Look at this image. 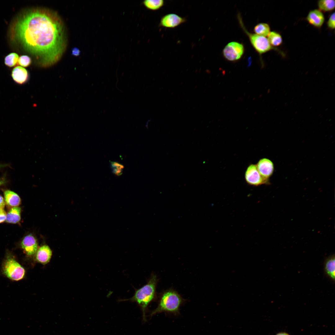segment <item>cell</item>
I'll return each instance as SVG.
<instances>
[{"mask_svg":"<svg viewBox=\"0 0 335 335\" xmlns=\"http://www.w3.org/2000/svg\"><path fill=\"white\" fill-rule=\"evenodd\" d=\"M12 37L35 56L41 67H47L60 59L66 47L64 23L56 12L47 9L29 10L13 24Z\"/></svg>","mask_w":335,"mask_h":335,"instance_id":"cell-1","label":"cell"},{"mask_svg":"<svg viewBox=\"0 0 335 335\" xmlns=\"http://www.w3.org/2000/svg\"><path fill=\"white\" fill-rule=\"evenodd\" d=\"M158 281L157 276L152 274L147 283L139 288L136 289L131 297L120 300L119 301H129L136 302L142 310L143 320L146 321V313L148 306L155 298Z\"/></svg>","mask_w":335,"mask_h":335,"instance_id":"cell-2","label":"cell"},{"mask_svg":"<svg viewBox=\"0 0 335 335\" xmlns=\"http://www.w3.org/2000/svg\"><path fill=\"white\" fill-rule=\"evenodd\" d=\"M184 301V299L176 291L171 289L165 290L160 296L157 307L150 313V316L151 317L163 312L178 314Z\"/></svg>","mask_w":335,"mask_h":335,"instance_id":"cell-3","label":"cell"},{"mask_svg":"<svg viewBox=\"0 0 335 335\" xmlns=\"http://www.w3.org/2000/svg\"><path fill=\"white\" fill-rule=\"evenodd\" d=\"M3 274L8 278L18 281L24 277L25 270L10 253H7L2 265Z\"/></svg>","mask_w":335,"mask_h":335,"instance_id":"cell-4","label":"cell"},{"mask_svg":"<svg viewBox=\"0 0 335 335\" xmlns=\"http://www.w3.org/2000/svg\"><path fill=\"white\" fill-rule=\"evenodd\" d=\"M239 22L244 32L248 35L250 42L256 51L260 54L266 52L274 49L266 37L256 34L250 33L245 29L240 19Z\"/></svg>","mask_w":335,"mask_h":335,"instance_id":"cell-5","label":"cell"},{"mask_svg":"<svg viewBox=\"0 0 335 335\" xmlns=\"http://www.w3.org/2000/svg\"><path fill=\"white\" fill-rule=\"evenodd\" d=\"M244 47L242 44L235 42H231L226 45L223 50L225 58L230 61H235L239 59L244 52Z\"/></svg>","mask_w":335,"mask_h":335,"instance_id":"cell-6","label":"cell"},{"mask_svg":"<svg viewBox=\"0 0 335 335\" xmlns=\"http://www.w3.org/2000/svg\"><path fill=\"white\" fill-rule=\"evenodd\" d=\"M246 182L254 186L268 184V180L264 178L259 172L256 164H251L247 168L245 173Z\"/></svg>","mask_w":335,"mask_h":335,"instance_id":"cell-7","label":"cell"},{"mask_svg":"<svg viewBox=\"0 0 335 335\" xmlns=\"http://www.w3.org/2000/svg\"><path fill=\"white\" fill-rule=\"evenodd\" d=\"M186 21L185 18L174 13H169L163 16L160 21L159 25L163 27L173 28L184 23Z\"/></svg>","mask_w":335,"mask_h":335,"instance_id":"cell-8","label":"cell"},{"mask_svg":"<svg viewBox=\"0 0 335 335\" xmlns=\"http://www.w3.org/2000/svg\"><path fill=\"white\" fill-rule=\"evenodd\" d=\"M20 246L28 256L36 253L38 249V243L36 238L31 234L25 236L20 243Z\"/></svg>","mask_w":335,"mask_h":335,"instance_id":"cell-9","label":"cell"},{"mask_svg":"<svg viewBox=\"0 0 335 335\" xmlns=\"http://www.w3.org/2000/svg\"><path fill=\"white\" fill-rule=\"evenodd\" d=\"M256 165L261 175L265 179L268 180L274 171L273 162L269 159L264 158L260 159Z\"/></svg>","mask_w":335,"mask_h":335,"instance_id":"cell-10","label":"cell"},{"mask_svg":"<svg viewBox=\"0 0 335 335\" xmlns=\"http://www.w3.org/2000/svg\"><path fill=\"white\" fill-rule=\"evenodd\" d=\"M308 23L314 27L320 28L324 24L325 17L322 11L315 9L310 11L306 18Z\"/></svg>","mask_w":335,"mask_h":335,"instance_id":"cell-11","label":"cell"},{"mask_svg":"<svg viewBox=\"0 0 335 335\" xmlns=\"http://www.w3.org/2000/svg\"><path fill=\"white\" fill-rule=\"evenodd\" d=\"M52 255V251L47 245H43L38 249L35 258L38 262L45 265L50 261Z\"/></svg>","mask_w":335,"mask_h":335,"instance_id":"cell-12","label":"cell"},{"mask_svg":"<svg viewBox=\"0 0 335 335\" xmlns=\"http://www.w3.org/2000/svg\"><path fill=\"white\" fill-rule=\"evenodd\" d=\"M11 76L14 80L17 83L23 84L26 82L29 78L27 71L21 66H17L13 69Z\"/></svg>","mask_w":335,"mask_h":335,"instance_id":"cell-13","label":"cell"},{"mask_svg":"<svg viewBox=\"0 0 335 335\" xmlns=\"http://www.w3.org/2000/svg\"><path fill=\"white\" fill-rule=\"evenodd\" d=\"M5 203L9 207H18L21 203V199L18 194L11 190H7L4 191Z\"/></svg>","mask_w":335,"mask_h":335,"instance_id":"cell-14","label":"cell"},{"mask_svg":"<svg viewBox=\"0 0 335 335\" xmlns=\"http://www.w3.org/2000/svg\"><path fill=\"white\" fill-rule=\"evenodd\" d=\"M21 208L18 207H12L7 213L6 221L7 223L17 224L21 219Z\"/></svg>","mask_w":335,"mask_h":335,"instance_id":"cell-15","label":"cell"},{"mask_svg":"<svg viewBox=\"0 0 335 335\" xmlns=\"http://www.w3.org/2000/svg\"><path fill=\"white\" fill-rule=\"evenodd\" d=\"M335 256L332 255L325 260L324 264V270L326 275L333 281L335 280Z\"/></svg>","mask_w":335,"mask_h":335,"instance_id":"cell-16","label":"cell"},{"mask_svg":"<svg viewBox=\"0 0 335 335\" xmlns=\"http://www.w3.org/2000/svg\"><path fill=\"white\" fill-rule=\"evenodd\" d=\"M317 5L319 10L321 11H331L335 8V1L334 0H320L318 1Z\"/></svg>","mask_w":335,"mask_h":335,"instance_id":"cell-17","label":"cell"},{"mask_svg":"<svg viewBox=\"0 0 335 335\" xmlns=\"http://www.w3.org/2000/svg\"><path fill=\"white\" fill-rule=\"evenodd\" d=\"M254 32L258 35L266 37L270 32V28L268 24L266 23H260L256 25L254 29Z\"/></svg>","mask_w":335,"mask_h":335,"instance_id":"cell-18","label":"cell"},{"mask_svg":"<svg viewBox=\"0 0 335 335\" xmlns=\"http://www.w3.org/2000/svg\"><path fill=\"white\" fill-rule=\"evenodd\" d=\"M268 36V40L272 47H278L283 42L281 35L275 31L270 32Z\"/></svg>","mask_w":335,"mask_h":335,"instance_id":"cell-19","label":"cell"},{"mask_svg":"<svg viewBox=\"0 0 335 335\" xmlns=\"http://www.w3.org/2000/svg\"><path fill=\"white\" fill-rule=\"evenodd\" d=\"M143 3L147 8L153 11L159 9L164 4L163 0H145Z\"/></svg>","mask_w":335,"mask_h":335,"instance_id":"cell-20","label":"cell"},{"mask_svg":"<svg viewBox=\"0 0 335 335\" xmlns=\"http://www.w3.org/2000/svg\"><path fill=\"white\" fill-rule=\"evenodd\" d=\"M110 162L112 173L117 176L122 175L124 169V166L116 161H110Z\"/></svg>","mask_w":335,"mask_h":335,"instance_id":"cell-21","label":"cell"},{"mask_svg":"<svg viewBox=\"0 0 335 335\" xmlns=\"http://www.w3.org/2000/svg\"><path fill=\"white\" fill-rule=\"evenodd\" d=\"M19 57L15 53H11L7 55L5 58V63L9 67L14 66L18 61Z\"/></svg>","mask_w":335,"mask_h":335,"instance_id":"cell-22","label":"cell"},{"mask_svg":"<svg viewBox=\"0 0 335 335\" xmlns=\"http://www.w3.org/2000/svg\"><path fill=\"white\" fill-rule=\"evenodd\" d=\"M18 62L20 65L24 67H27L31 64V60L30 58L28 56L23 55L19 58Z\"/></svg>","mask_w":335,"mask_h":335,"instance_id":"cell-23","label":"cell"},{"mask_svg":"<svg viewBox=\"0 0 335 335\" xmlns=\"http://www.w3.org/2000/svg\"><path fill=\"white\" fill-rule=\"evenodd\" d=\"M335 13H332L330 16L327 22V25L328 28L331 29H334L335 25Z\"/></svg>","mask_w":335,"mask_h":335,"instance_id":"cell-24","label":"cell"},{"mask_svg":"<svg viewBox=\"0 0 335 335\" xmlns=\"http://www.w3.org/2000/svg\"><path fill=\"white\" fill-rule=\"evenodd\" d=\"M7 213L3 209L0 208V223L6 221Z\"/></svg>","mask_w":335,"mask_h":335,"instance_id":"cell-25","label":"cell"},{"mask_svg":"<svg viewBox=\"0 0 335 335\" xmlns=\"http://www.w3.org/2000/svg\"><path fill=\"white\" fill-rule=\"evenodd\" d=\"M80 53V51L79 49L77 47H74L73 48L71 51L72 55L74 56H78L79 55Z\"/></svg>","mask_w":335,"mask_h":335,"instance_id":"cell-26","label":"cell"},{"mask_svg":"<svg viewBox=\"0 0 335 335\" xmlns=\"http://www.w3.org/2000/svg\"><path fill=\"white\" fill-rule=\"evenodd\" d=\"M5 202L3 198L0 195V208L3 209L5 206Z\"/></svg>","mask_w":335,"mask_h":335,"instance_id":"cell-27","label":"cell"},{"mask_svg":"<svg viewBox=\"0 0 335 335\" xmlns=\"http://www.w3.org/2000/svg\"><path fill=\"white\" fill-rule=\"evenodd\" d=\"M7 182V180L5 177H2L0 178V187L2 185L5 184Z\"/></svg>","mask_w":335,"mask_h":335,"instance_id":"cell-28","label":"cell"},{"mask_svg":"<svg viewBox=\"0 0 335 335\" xmlns=\"http://www.w3.org/2000/svg\"><path fill=\"white\" fill-rule=\"evenodd\" d=\"M275 335H290L289 334L286 332H281L277 333Z\"/></svg>","mask_w":335,"mask_h":335,"instance_id":"cell-29","label":"cell"},{"mask_svg":"<svg viewBox=\"0 0 335 335\" xmlns=\"http://www.w3.org/2000/svg\"><path fill=\"white\" fill-rule=\"evenodd\" d=\"M7 166L8 165L7 164H0V169L5 167H7Z\"/></svg>","mask_w":335,"mask_h":335,"instance_id":"cell-30","label":"cell"}]
</instances>
